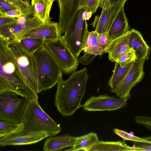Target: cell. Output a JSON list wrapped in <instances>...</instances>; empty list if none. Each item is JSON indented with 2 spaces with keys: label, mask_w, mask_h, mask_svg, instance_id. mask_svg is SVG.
Returning a JSON list of instances; mask_svg holds the SVG:
<instances>
[{
  "label": "cell",
  "mask_w": 151,
  "mask_h": 151,
  "mask_svg": "<svg viewBox=\"0 0 151 151\" xmlns=\"http://www.w3.org/2000/svg\"><path fill=\"white\" fill-rule=\"evenodd\" d=\"M88 71L85 67L74 71L67 80L62 78L57 83L54 104L63 116H72L78 109L83 107L81 102L89 77Z\"/></svg>",
  "instance_id": "6da1fadb"
},
{
  "label": "cell",
  "mask_w": 151,
  "mask_h": 151,
  "mask_svg": "<svg viewBox=\"0 0 151 151\" xmlns=\"http://www.w3.org/2000/svg\"><path fill=\"white\" fill-rule=\"evenodd\" d=\"M12 92L28 101L38 97L27 84L7 45L0 40V94Z\"/></svg>",
  "instance_id": "7a4b0ae2"
},
{
  "label": "cell",
  "mask_w": 151,
  "mask_h": 151,
  "mask_svg": "<svg viewBox=\"0 0 151 151\" xmlns=\"http://www.w3.org/2000/svg\"><path fill=\"white\" fill-rule=\"evenodd\" d=\"M33 55L36 61L38 93L54 86L62 78L58 64L44 45Z\"/></svg>",
  "instance_id": "3957f363"
},
{
  "label": "cell",
  "mask_w": 151,
  "mask_h": 151,
  "mask_svg": "<svg viewBox=\"0 0 151 151\" xmlns=\"http://www.w3.org/2000/svg\"><path fill=\"white\" fill-rule=\"evenodd\" d=\"M20 123L32 130L45 132L48 137L54 136L61 130L60 124L44 111L37 99L28 101Z\"/></svg>",
  "instance_id": "277c9868"
},
{
  "label": "cell",
  "mask_w": 151,
  "mask_h": 151,
  "mask_svg": "<svg viewBox=\"0 0 151 151\" xmlns=\"http://www.w3.org/2000/svg\"><path fill=\"white\" fill-rule=\"evenodd\" d=\"M84 8L79 9L67 29L62 36L68 47L76 57L83 50L84 44L89 31L86 20L83 18Z\"/></svg>",
  "instance_id": "5b68a950"
},
{
  "label": "cell",
  "mask_w": 151,
  "mask_h": 151,
  "mask_svg": "<svg viewBox=\"0 0 151 151\" xmlns=\"http://www.w3.org/2000/svg\"><path fill=\"white\" fill-rule=\"evenodd\" d=\"M17 94L5 92L0 94V120L19 124L28 100Z\"/></svg>",
  "instance_id": "8992f818"
},
{
  "label": "cell",
  "mask_w": 151,
  "mask_h": 151,
  "mask_svg": "<svg viewBox=\"0 0 151 151\" xmlns=\"http://www.w3.org/2000/svg\"><path fill=\"white\" fill-rule=\"evenodd\" d=\"M44 45L66 75L75 71L78 65V58L65 44L62 36L58 39L45 41Z\"/></svg>",
  "instance_id": "52a82bcc"
},
{
  "label": "cell",
  "mask_w": 151,
  "mask_h": 151,
  "mask_svg": "<svg viewBox=\"0 0 151 151\" xmlns=\"http://www.w3.org/2000/svg\"><path fill=\"white\" fill-rule=\"evenodd\" d=\"M9 48L27 84L38 95L36 64L33 55L25 52L17 42Z\"/></svg>",
  "instance_id": "ba28073f"
},
{
  "label": "cell",
  "mask_w": 151,
  "mask_h": 151,
  "mask_svg": "<svg viewBox=\"0 0 151 151\" xmlns=\"http://www.w3.org/2000/svg\"><path fill=\"white\" fill-rule=\"evenodd\" d=\"M48 137L46 132L32 130L20 123L12 132L0 138V146L30 145L38 142Z\"/></svg>",
  "instance_id": "9c48e42d"
},
{
  "label": "cell",
  "mask_w": 151,
  "mask_h": 151,
  "mask_svg": "<svg viewBox=\"0 0 151 151\" xmlns=\"http://www.w3.org/2000/svg\"><path fill=\"white\" fill-rule=\"evenodd\" d=\"M145 60L144 59L137 58L134 62L122 81L114 88H111L110 91L115 93L120 98L130 99L131 89L143 79Z\"/></svg>",
  "instance_id": "30bf717a"
},
{
  "label": "cell",
  "mask_w": 151,
  "mask_h": 151,
  "mask_svg": "<svg viewBox=\"0 0 151 151\" xmlns=\"http://www.w3.org/2000/svg\"><path fill=\"white\" fill-rule=\"evenodd\" d=\"M44 24L35 17H28L26 22L0 28V40L7 45L15 43L29 31Z\"/></svg>",
  "instance_id": "8fae6325"
},
{
  "label": "cell",
  "mask_w": 151,
  "mask_h": 151,
  "mask_svg": "<svg viewBox=\"0 0 151 151\" xmlns=\"http://www.w3.org/2000/svg\"><path fill=\"white\" fill-rule=\"evenodd\" d=\"M127 100L107 94L97 97L93 95L86 101L83 107L84 110L88 111H114L125 106Z\"/></svg>",
  "instance_id": "7c38bea8"
},
{
  "label": "cell",
  "mask_w": 151,
  "mask_h": 151,
  "mask_svg": "<svg viewBox=\"0 0 151 151\" xmlns=\"http://www.w3.org/2000/svg\"><path fill=\"white\" fill-rule=\"evenodd\" d=\"M125 1H110L102 9L101 15L96 17L92 23L98 34L108 32L114 20Z\"/></svg>",
  "instance_id": "4fadbf2b"
},
{
  "label": "cell",
  "mask_w": 151,
  "mask_h": 151,
  "mask_svg": "<svg viewBox=\"0 0 151 151\" xmlns=\"http://www.w3.org/2000/svg\"><path fill=\"white\" fill-rule=\"evenodd\" d=\"M58 1L59 16L58 23L60 33H65L79 9L78 0H55Z\"/></svg>",
  "instance_id": "5bb4252c"
},
{
  "label": "cell",
  "mask_w": 151,
  "mask_h": 151,
  "mask_svg": "<svg viewBox=\"0 0 151 151\" xmlns=\"http://www.w3.org/2000/svg\"><path fill=\"white\" fill-rule=\"evenodd\" d=\"M61 36L58 23L51 21L32 29L20 39L33 38L46 41L56 39Z\"/></svg>",
  "instance_id": "9a60e30c"
},
{
  "label": "cell",
  "mask_w": 151,
  "mask_h": 151,
  "mask_svg": "<svg viewBox=\"0 0 151 151\" xmlns=\"http://www.w3.org/2000/svg\"><path fill=\"white\" fill-rule=\"evenodd\" d=\"M128 37L130 47L135 51L137 58L147 60L149 58L150 48L141 33L132 29L129 30Z\"/></svg>",
  "instance_id": "2e32d148"
},
{
  "label": "cell",
  "mask_w": 151,
  "mask_h": 151,
  "mask_svg": "<svg viewBox=\"0 0 151 151\" xmlns=\"http://www.w3.org/2000/svg\"><path fill=\"white\" fill-rule=\"evenodd\" d=\"M129 31L123 35L111 41L106 50L108 58L112 62H116L120 57L133 50L129 46Z\"/></svg>",
  "instance_id": "e0dca14e"
},
{
  "label": "cell",
  "mask_w": 151,
  "mask_h": 151,
  "mask_svg": "<svg viewBox=\"0 0 151 151\" xmlns=\"http://www.w3.org/2000/svg\"><path fill=\"white\" fill-rule=\"evenodd\" d=\"M77 137L68 134L50 137L44 143L43 149L45 151H60L63 149L73 147Z\"/></svg>",
  "instance_id": "ac0fdd59"
},
{
  "label": "cell",
  "mask_w": 151,
  "mask_h": 151,
  "mask_svg": "<svg viewBox=\"0 0 151 151\" xmlns=\"http://www.w3.org/2000/svg\"><path fill=\"white\" fill-rule=\"evenodd\" d=\"M127 18L124 11L123 6L114 20L109 31V40L111 41L125 34L129 30Z\"/></svg>",
  "instance_id": "d6986e66"
},
{
  "label": "cell",
  "mask_w": 151,
  "mask_h": 151,
  "mask_svg": "<svg viewBox=\"0 0 151 151\" xmlns=\"http://www.w3.org/2000/svg\"><path fill=\"white\" fill-rule=\"evenodd\" d=\"M53 3L51 0H32L33 16L44 23L51 22L50 12Z\"/></svg>",
  "instance_id": "ffe728a7"
},
{
  "label": "cell",
  "mask_w": 151,
  "mask_h": 151,
  "mask_svg": "<svg viewBox=\"0 0 151 151\" xmlns=\"http://www.w3.org/2000/svg\"><path fill=\"white\" fill-rule=\"evenodd\" d=\"M139 151V148L129 146L123 141H104L99 140L88 150V151Z\"/></svg>",
  "instance_id": "44dd1931"
},
{
  "label": "cell",
  "mask_w": 151,
  "mask_h": 151,
  "mask_svg": "<svg viewBox=\"0 0 151 151\" xmlns=\"http://www.w3.org/2000/svg\"><path fill=\"white\" fill-rule=\"evenodd\" d=\"M99 141L96 133L91 132L77 137L74 146L66 151H85L88 150Z\"/></svg>",
  "instance_id": "7402d4cb"
},
{
  "label": "cell",
  "mask_w": 151,
  "mask_h": 151,
  "mask_svg": "<svg viewBox=\"0 0 151 151\" xmlns=\"http://www.w3.org/2000/svg\"><path fill=\"white\" fill-rule=\"evenodd\" d=\"M113 131L114 133L123 139L124 142L126 140H129L137 142L139 143H138L139 147L143 151H151V136L142 138L117 129H114Z\"/></svg>",
  "instance_id": "603a6c76"
},
{
  "label": "cell",
  "mask_w": 151,
  "mask_h": 151,
  "mask_svg": "<svg viewBox=\"0 0 151 151\" xmlns=\"http://www.w3.org/2000/svg\"><path fill=\"white\" fill-rule=\"evenodd\" d=\"M98 33L95 31L89 32L86 36L83 47L84 53L96 55L103 54L98 40Z\"/></svg>",
  "instance_id": "cb8c5ba5"
},
{
  "label": "cell",
  "mask_w": 151,
  "mask_h": 151,
  "mask_svg": "<svg viewBox=\"0 0 151 151\" xmlns=\"http://www.w3.org/2000/svg\"><path fill=\"white\" fill-rule=\"evenodd\" d=\"M134 61L125 66L122 67L115 62L113 74L109 81L108 85L111 88H113L120 83L124 78Z\"/></svg>",
  "instance_id": "d4e9b609"
},
{
  "label": "cell",
  "mask_w": 151,
  "mask_h": 151,
  "mask_svg": "<svg viewBox=\"0 0 151 151\" xmlns=\"http://www.w3.org/2000/svg\"><path fill=\"white\" fill-rule=\"evenodd\" d=\"M45 42L42 39L25 38L20 39L16 42L25 52L33 55L44 45Z\"/></svg>",
  "instance_id": "484cf974"
},
{
  "label": "cell",
  "mask_w": 151,
  "mask_h": 151,
  "mask_svg": "<svg viewBox=\"0 0 151 151\" xmlns=\"http://www.w3.org/2000/svg\"><path fill=\"white\" fill-rule=\"evenodd\" d=\"M10 4L17 10L21 11L27 17L33 16L30 4L22 0H3Z\"/></svg>",
  "instance_id": "4316f807"
},
{
  "label": "cell",
  "mask_w": 151,
  "mask_h": 151,
  "mask_svg": "<svg viewBox=\"0 0 151 151\" xmlns=\"http://www.w3.org/2000/svg\"><path fill=\"white\" fill-rule=\"evenodd\" d=\"M19 125L6 121L0 120V138L12 132L18 127Z\"/></svg>",
  "instance_id": "83f0119b"
},
{
  "label": "cell",
  "mask_w": 151,
  "mask_h": 151,
  "mask_svg": "<svg viewBox=\"0 0 151 151\" xmlns=\"http://www.w3.org/2000/svg\"><path fill=\"white\" fill-rule=\"evenodd\" d=\"M137 59L135 51L133 49L118 58L116 62L118 63L122 67H123L135 61Z\"/></svg>",
  "instance_id": "f1b7e54d"
},
{
  "label": "cell",
  "mask_w": 151,
  "mask_h": 151,
  "mask_svg": "<svg viewBox=\"0 0 151 151\" xmlns=\"http://www.w3.org/2000/svg\"><path fill=\"white\" fill-rule=\"evenodd\" d=\"M98 40L103 53H106L107 48L111 41L109 40L108 32L98 34Z\"/></svg>",
  "instance_id": "f546056e"
},
{
  "label": "cell",
  "mask_w": 151,
  "mask_h": 151,
  "mask_svg": "<svg viewBox=\"0 0 151 151\" xmlns=\"http://www.w3.org/2000/svg\"><path fill=\"white\" fill-rule=\"evenodd\" d=\"M102 0H86L84 8L86 11L92 14L95 13L98 8L100 7Z\"/></svg>",
  "instance_id": "4dcf8cb0"
},
{
  "label": "cell",
  "mask_w": 151,
  "mask_h": 151,
  "mask_svg": "<svg viewBox=\"0 0 151 151\" xmlns=\"http://www.w3.org/2000/svg\"><path fill=\"white\" fill-rule=\"evenodd\" d=\"M96 56L94 54L84 53L81 57L78 59V61L83 65H88L93 61Z\"/></svg>",
  "instance_id": "1f68e13d"
},
{
  "label": "cell",
  "mask_w": 151,
  "mask_h": 151,
  "mask_svg": "<svg viewBox=\"0 0 151 151\" xmlns=\"http://www.w3.org/2000/svg\"><path fill=\"white\" fill-rule=\"evenodd\" d=\"M17 18H13L0 15V28L11 25L14 22Z\"/></svg>",
  "instance_id": "d6a6232c"
},
{
  "label": "cell",
  "mask_w": 151,
  "mask_h": 151,
  "mask_svg": "<svg viewBox=\"0 0 151 151\" xmlns=\"http://www.w3.org/2000/svg\"><path fill=\"white\" fill-rule=\"evenodd\" d=\"M15 9H16L15 8L9 3L3 0H0V14Z\"/></svg>",
  "instance_id": "836d02e7"
},
{
  "label": "cell",
  "mask_w": 151,
  "mask_h": 151,
  "mask_svg": "<svg viewBox=\"0 0 151 151\" xmlns=\"http://www.w3.org/2000/svg\"><path fill=\"white\" fill-rule=\"evenodd\" d=\"M0 15L17 18L22 16L25 17L21 11L17 9L11 10L3 14Z\"/></svg>",
  "instance_id": "e575fe53"
},
{
  "label": "cell",
  "mask_w": 151,
  "mask_h": 151,
  "mask_svg": "<svg viewBox=\"0 0 151 151\" xmlns=\"http://www.w3.org/2000/svg\"><path fill=\"white\" fill-rule=\"evenodd\" d=\"M92 14L85 10L83 14V18L84 20H88L91 17Z\"/></svg>",
  "instance_id": "d590c367"
},
{
  "label": "cell",
  "mask_w": 151,
  "mask_h": 151,
  "mask_svg": "<svg viewBox=\"0 0 151 151\" xmlns=\"http://www.w3.org/2000/svg\"><path fill=\"white\" fill-rule=\"evenodd\" d=\"M110 0H102L100 7L102 9L108 4Z\"/></svg>",
  "instance_id": "8d00e7d4"
},
{
  "label": "cell",
  "mask_w": 151,
  "mask_h": 151,
  "mask_svg": "<svg viewBox=\"0 0 151 151\" xmlns=\"http://www.w3.org/2000/svg\"><path fill=\"white\" fill-rule=\"evenodd\" d=\"M127 0H110V1H113L115 2L126 1Z\"/></svg>",
  "instance_id": "74e56055"
},
{
  "label": "cell",
  "mask_w": 151,
  "mask_h": 151,
  "mask_svg": "<svg viewBox=\"0 0 151 151\" xmlns=\"http://www.w3.org/2000/svg\"><path fill=\"white\" fill-rule=\"evenodd\" d=\"M30 4L29 0H22Z\"/></svg>",
  "instance_id": "f35d334b"
},
{
  "label": "cell",
  "mask_w": 151,
  "mask_h": 151,
  "mask_svg": "<svg viewBox=\"0 0 151 151\" xmlns=\"http://www.w3.org/2000/svg\"><path fill=\"white\" fill-rule=\"evenodd\" d=\"M51 0L52 2H53L54 1H55V0Z\"/></svg>",
  "instance_id": "ab89813d"
},
{
  "label": "cell",
  "mask_w": 151,
  "mask_h": 151,
  "mask_svg": "<svg viewBox=\"0 0 151 151\" xmlns=\"http://www.w3.org/2000/svg\"></svg>",
  "instance_id": "60d3db41"
}]
</instances>
